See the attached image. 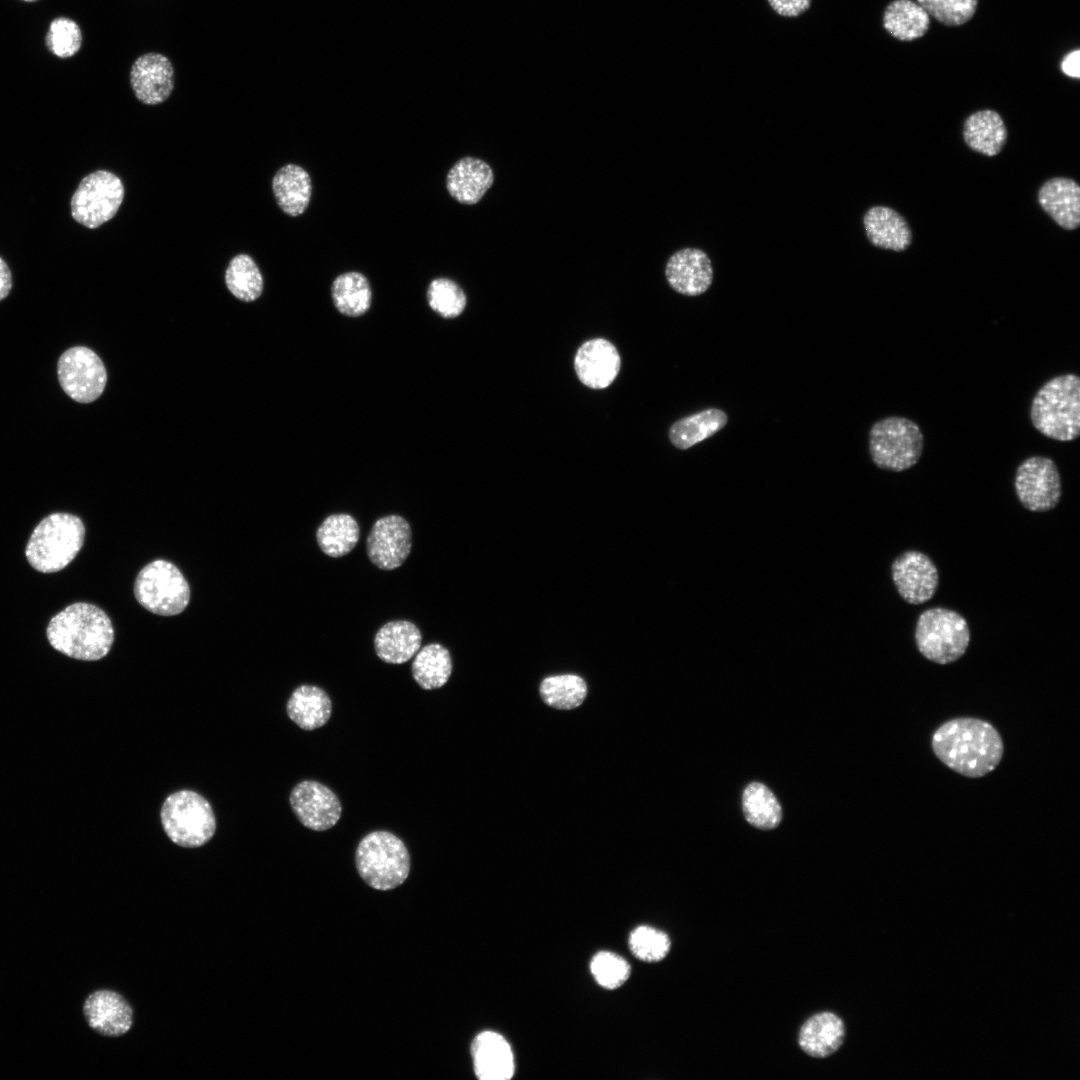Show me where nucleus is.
Wrapping results in <instances>:
<instances>
[{"mask_svg": "<svg viewBox=\"0 0 1080 1080\" xmlns=\"http://www.w3.org/2000/svg\"><path fill=\"white\" fill-rule=\"evenodd\" d=\"M1079 63H1080V51H1079V49H1076V50L1070 52L1069 54H1067L1064 57V59H1063V61L1061 63V69H1062L1063 73L1066 74L1067 76L1073 77V78H1079V76H1080Z\"/></svg>", "mask_w": 1080, "mask_h": 1080, "instance_id": "37998d69", "label": "nucleus"}, {"mask_svg": "<svg viewBox=\"0 0 1080 1080\" xmlns=\"http://www.w3.org/2000/svg\"><path fill=\"white\" fill-rule=\"evenodd\" d=\"M272 190L279 208L288 216L296 217L307 209L312 182L309 173L299 165L286 164L274 175Z\"/></svg>", "mask_w": 1080, "mask_h": 1080, "instance_id": "bb28decb", "label": "nucleus"}, {"mask_svg": "<svg viewBox=\"0 0 1080 1080\" xmlns=\"http://www.w3.org/2000/svg\"><path fill=\"white\" fill-rule=\"evenodd\" d=\"M134 595L141 606L162 616L177 615L190 601V587L173 563L156 559L144 566L134 584Z\"/></svg>", "mask_w": 1080, "mask_h": 1080, "instance_id": "1a4fd4ad", "label": "nucleus"}, {"mask_svg": "<svg viewBox=\"0 0 1080 1080\" xmlns=\"http://www.w3.org/2000/svg\"><path fill=\"white\" fill-rule=\"evenodd\" d=\"M411 548L412 531L408 521L400 515L379 518L367 536V555L382 570L400 567L408 558Z\"/></svg>", "mask_w": 1080, "mask_h": 1080, "instance_id": "4468645a", "label": "nucleus"}, {"mask_svg": "<svg viewBox=\"0 0 1080 1080\" xmlns=\"http://www.w3.org/2000/svg\"><path fill=\"white\" fill-rule=\"evenodd\" d=\"M727 423L725 411L708 408L674 422L668 432L669 440L676 448L686 450L712 437Z\"/></svg>", "mask_w": 1080, "mask_h": 1080, "instance_id": "c85d7f7f", "label": "nucleus"}, {"mask_svg": "<svg viewBox=\"0 0 1080 1080\" xmlns=\"http://www.w3.org/2000/svg\"><path fill=\"white\" fill-rule=\"evenodd\" d=\"M924 448L919 425L906 417L888 416L870 428L868 449L871 460L880 469L902 472L915 466Z\"/></svg>", "mask_w": 1080, "mask_h": 1080, "instance_id": "423d86ee", "label": "nucleus"}, {"mask_svg": "<svg viewBox=\"0 0 1080 1080\" xmlns=\"http://www.w3.org/2000/svg\"><path fill=\"white\" fill-rule=\"evenodd\" d=\"M426 298L430 308L445 319L458 317L467 303L463 289L453 280L444 277L430 282Z\"/></svg>", "mask_w": 1080, "mask_h": 1080, "instance_id": "e433bc0d", "label": "nucleus"}, {"mask_svg": "<svg viewBox=\"0 0 1080 1080\" xmlns=\"http://www.w3.org/2000/svg\"><path fill=\"white\" fill-rule=\"evenodd\" d=\"M1016 496L1031 512L1054 509L1062 496V483L1056 463L1046 456H1031L1022 461L1014 478Z\"/></svg>", "mask_w": 1080, "mask_h": 1080, "instance_id": "9b49d317", "label": "nucleus"}, {"mask_svg": "<svg viewBox=\"0 0 1080 1080\" xmlns=\"http://www.w3.org/2000/svg\"><path fill=\"white\" fill-rule=\"evenodd\" d=\"M50 645L60 653L83 661L105 657L114 641L108 615L98 606L73 603L52 617L46 629Z\"/></svg>", "mask_w": 1080, "mask_h": 1080, "instance_id": "f03ea898", "label": "nucleus"}, {"mask_svg": "<svg viewBox=\"0 0 1080 1080\" xmlns=\"http://www.w3.org/2000/svg\"><path fill=\"white\" fill-rule=\"evenodd\" d=\"M891 577L900 597L912 605L932 599L939 584L935 563L917 550H907L895 558L891 564Z\"/></svg>", "mask_w": 1080, "mask_h": 1080, "instance_id": "ddd939ff", "label": "nucleus"}, {"mask_svg": "<svg viewBox=\"0 0 1080 1080\" xmlns=\"http://www.w3.org/2000/svg\"><path fill=\"white\" fill-rule=\"evenodd\" d=\"M228 290L237 299L252 302L263 292V277L253 258L247 254L233 257L225 272Z\"/></svg>", "mask_w": 1080, "mask_h": 1080, "instance_id": "f704fd0d", "label": "nucleus"}, {"mask_svg": "<svg viewBox=\"0 0 1080 1080\" xmlns=\"http://www.w3.org/2000/svg\"><path fill=\"white\" fill-rule=\"evenodd\" d=\"M331 296L341 314L359 317L369 310L372 291L365 275L350 271L335 278L331 286Z\"/></svg>", "mask_w": 1080, "mask_h": 1080, "instance_id": "7c9ffc66", "label": "nucleus"}, {"mask_svg": "<svg viewBox=\"0 0 1080 1080\" xmlns=\"http://www.w3.org/2000/svg\"><path fill=\"white\" fill-rule=\"evenodd\" d=\"M917 3L940 23L960 26L973 17L978 0H917Z\"/></svg>", "mask_w": 1080, "mask_h": 1080, "instance_id": "a19ab883", "label": "nucleus"}, {"mask_svg": "<svg viewBox=\"0 0 1080 1080\" xmlns=\"http://www.w3.org/2000/svg\"><path fill=\"white\" fill-rule=\"evenodd\" d=\"M289 802L301 824L314 831L332 828L342 814V805L336 794L314 780L296 784L290 792Z\"/></svg>", "mask_w": 1080, "mask_h": 1080, "instance_id": "2eb2a0df", "label": "nucleus"}, {"mask_svg": "<svg viewBox=\"0 0 1080 1080\" xmlns=\"http://www.w3.org/2000/svg\"><path fill=\"white\" fill-rule=\"evenodd\" d=\"M85 526L73 514L55 512L34 528L25 549L29 564L42 573H54L68 566L83 546Z\"/></svg>", "mask_w": 1080, "mask_h": 1080, "instance_id": "20e7f679", "label": "nucleus"}, {"mask_svg": "<svg viewBox=\"0 0 1080 1080\" xmlns=\"http://www.w3.org/2000/svg\"><path fill=\"white\" fill-rule=\"evenodd\" d=\"M12 288V275L6 262L0 257V301L8 296Z\"/></svg>", "mask_w": 1080, "mask_h": 1080, "instance_id": "c03bdc74", "label": "nucleus"}, {"mask_svg": "<svg viewBox=\"0 0 1080 1080\" xmlns=\"http://www.w3.org/2000/svg\"><path fill=\"white\" fill-rule=\"evenodd\" d=\"M286 710L296 725L310 731L328 722L332 713V701L322 688L301 685L290 695Z\"/></svg>", "mask_w": 1080, "mask_h": 1080, "instance_id": "cd10ccee", "label": "nucleus"}, {"mask_svg": "<svg viewBox=\"0 0 1080 1080\" xmlns=\"http://www.w3.org/2000/svg\"><path fill=\"white\" fill-rule=\"evenodd\" d=\"M57 373L64 392L80 403H90L98 399L107 382L102 360L93 350L84 346L66 350L58 360Z\"/></svg>", "mask_w": 1080, "mask_h": 1080, "instance_id": "f8f14e48", "label": "nucleus"}, {"mask_svg": "<svg viewBox=\"0 0 1080 1080\" xmlns=\"http://www.w3.org/2000/svg\"><path fill=\"white\" fill-rule=\"evenodd\" d=\"M590 970L596 982L606 989L620 987L630 975L628 962L621 956L608 951H601L594 955Z\"/></svg>", "mask_w": 1080, "mask_h": 1080, "instance_id": "ea45409f", "label": "nucleus"}, {"mask_svg": "<svg viewBox=\"0 0 1080 1080\" xmlns=\"http://www.w3.org/2000/svg\"><path fill=\"white\" fill-rule=\"evenodd\" d=\"M130 85L136 98L147 105L166 101L174 89L171 61L159 53L138 57L130 70Z\"/></svg>", "mask_w": 1080, "mask_h": 1080, "instance_id": "f3484780", "label": "nucleus"}, {"mask_svg": "<svg viewBox=\"0 0 1080 1080\" xmlns=\"http://www.w3.org/2000/svg\"><path fill=\"white\" fill-rule=\"evenodd\" d=\"M160 819L168 838L184 848L203 846L216 831V818L211 804L201 794L192 790H180L170 794L162 804Z\"/></svg>", "mask_w": 1080, "mask_h": 1080, "instance_id": "6e6552de", "label": "nucleus"}, {"mask_svg": "<svg viewBox=\"0 0 1080 1080\" xmlns=\"http://www.w3.org/2000/svg\"><path fill=\"white\" fill-rule=\"evenodd\" d=\"M124 186L118 176L97 170L85 176L71 198V215L81 225L95 229L111 220L124 198Z\"/></svg>", "mask_w": 1080, "mask_h": 1080, "instance_id": "9d476101", "label": "nucleus"}, {"mask_svg": "<svg viewBox=\"0 0 1080 1080\" xmlns=\"http://www.w3.org/2000/svg\"><path fill=\"white\" fill-rule=\"evenodd\" d=\"M870 243L878 248L901 252L912 243V231L906 219L887 206H873L863 216Z\"/></svg>", "mask_w": 1080, "mask_h": 1080, "instance_id": "5701e85b", "label": "nucleus"}, {"mask_svg": "<svg viewBox=\"0 0 1080 1080\" xmlns=\"http://www.w3.org/2000/svg\"><path fill=\"white\" fill-rule=\"evenodd\" d=\"M770 7L780 16L796 17L805 13L812 0H767Z\"/></svg>", "mask_w": 1080, "mask_h": 1080, "instance_id": "79ce46f5", "label": "nucleus"}, {"mask_svg": "<svg viewBox=\"0 0 1080 1080\" xmlns=\"http://www.w3.org/2000/svg\"><path fill=\"white\" fill-rule=\"evenodd\" d=\"M360 537L357 521L349 514L329 515L316 531L317 543L326 555L342 557L356 546Z\"/></svg>", "mask_w": 1080, "mask_h": 1080, "instance_id": "2f4dec72", "label": "nucleus"}, {"mask_svg": "<svg viewBox=\"0 0 1080 1080\" xmlns=\"http://www.w3.org/2000/svg\"><path fill=\"white\" fill-rule=\"evenodd\" d=\"M82 1011L88 1026L106 1037H120L133 1026L134 1012L131 1005L113 990L100 989L91 993L86 998Z\"/></svg>", "mask_w": 1080, "mask_h": 1080, "instance_id": "dca6fc26", "label": "nucleus"}, {"mask_svg": "<svg viewBox=\"0 0 1080 1080\" xmlns=\"http://www.w3.org/2000/svg\"><path fill=\"white\" fill-rule=\"evenodd\" d=\"M621 366L616 347L606 339L584 342L577 350L574 368L578 379L592 389H604L617 377Z\"/></svg>", "mask_w": 1080, "mask_h": 1080, "instance_id": "6ab92c4d", "label": "nucleus"}, {"mask_svg": "<svg viewBox=\"0 0 1080 1080\" xmlns=\"http://www.w3.org/2000/svg\"><path fill=\"white\" fill-rule=\"evenodd\" d=\"M742 810L746 820L758 829H774L782 820V807L776 796L760 782H752L745 787Z\"/></svg>", "mask_w": 1080, "mask_h": 1080, "instance_id": "72a5a7b5", "label": "nucleus"}, {"mask_svg": "<svg viewBox=\"0 0 1080 1080\" xmlns=\"http://www.w3.org/2000/svg\"><path fill=\"white\" fill-rule=\"evenodd\" d=\"M420 629L407 620L387 622L379 628L374 638L377 656L389 664H402L416 655L421 647Z\"/></svg>", "mask_w": 1080, "mask_h": 1080, "instance_id": "393cba45", "label": "nucleus"}, {"mask_svg": "<svg viewBox=\"0 0 1080 1080\" xmlns=\"http://www.w3.org/2000/svg\"><path fill=\"white\" fill-rule=\"evenodd\" d=\"M936 757L953 771L970 778L993 771L1003 756V742L988 722L970 717L951 719L932 735Z\"/></svg>", "mask_w": 1080, "mask_h": 1080, "instance_id": "f257e3e1", "label": "nucleus"}, {"mask_svg": "<svg viewBox=\"0 0 1080 1080\" xmlns=\"http://www.w3.org/2000/svg\"><path fill=\"white\" fill-rule=\"evenodd\" d=\"M1041 208L1063 229L1075 230L1080 224V187L1067 177H1053L1038 192Z\"/></svg>", "mask_w": 1080, "mask_h": 1080, "instance_id": "4be33fe9", "label": "nucleus"}, {"mask_svg": "<svg viewBox=\"0 0 1080 1080\" xmlns=\"http://www.w3.org/2000/svg\"><path fill=\"white\" fill-rule=\"evenodd\" d=\"M629 947L633 955L646 962H657L666 957L671 942L668 935L650 926H639L629 936Z\"/></svg>", "mask_w": 1080, "mask_h": 1080, "instance_id": "4c0bfd02", "label": "nucleus"}, {"mask_svg": "<svg viewBox=\"0 0 1080 1080\" xmlns=\"http://www.w3.org/2000/svg\"><path fill=\"white\" fill-rule=\"evenodd\" d=\"M929 24V14L912 0H894L887 5L883 13L884 28L901 41L922 37Z\"/></svg>", "mask_w": 1080, "mask_h": 1080, "instance_id": "c756f323", "label": "nucleus"}, {"mask_svg": "<svg viewBox=\"0 0 1080 1080\" xmlns=\"http://www.w3.org/2000/svg\"><path fill=\"white\" fill-rule=\"evenodd\" d=\"M665 277L670 287L685 296L704 294L713 281L712 262L701 249L683 248L667 260Z\"/></svg>", "mask_w": 1080, "mask_h": 1080, "instance_id": "a211bd4d", "label": "nucleus"}, {"mask_svg": "<svg viewBox=\"0 0 1080 1080\" xmlns=\"http://www.w3.org/2000/svg\"><path fill=\"white\" fill-rule=\"evenodd\" d=\"M1007 128L994 110L985 109L969 115L963 125V139L973 151L993 157L998 155L1007 141Z\"/></svg>", "mask_w": 1080, "mask_h": 1080, "instance_id": "a878e982", "label": "nucleus"}, {"mask_svg": "<svg viewBox=\"0 0 1080 1080\" xmlns=\"http://www.w3.org/2000/svg\"><path fill=\"white\" fill-rule=\"evenodd\" d=\"M45 42L52 54L59 58H68L79 51L82 33L75 21L58 17L50 23Z\"/></svg>", "mask_w": 1080, "mask_h": 1080, "instance_id": "58836bf2", "label": "nucleus"}, {"mask_svg": "<svg viewBox=\"0 0 1080 1080\" xmlns=\"http://www.w3.org/2000/svg\"><path fill=\"white\" fill-rule=\"evenodd\" d=\"M474 1072L481 1080H508L515 1072L512 1049L499 1033H479L471 1045Z\"/></svg>", "mask_w": 1080, "mask_h": 1080, "instance_id": "aec40b11", "label": "nucleus"}, {"mask_svg": "<svg viewBox=\"0 0 1080 1080\" xmlns=\"http://www.w3.org/2000/svg\"><path fill=\"white\" fill-rule=\"evenodd\" d=\"M1033 427L1042 435L1070 442L1080 435V378L1073 373L1055 376L1034 395L1030 406Z\"/></svg>", "mask_w": 1080, "mask_h": 1080, "instance_id": "7ed1b4c3", "label": "nucleus"}, {"mask_svg": "<svg viewBox=\"0 0 1080 1080\" xmlns=\"http://www.w3.org/2000/svg\"><path fill=\"white\" fill-rule=\"evenodd\" d=\"M844 1038L845 1026L842 1019L832 1012H820L803 1023L798 1034V1044L807 1055L825 1058L841 1047Z\"/></svg>", "mask_w": 1080, "mask_h": 1080, "instance_id": "b1692460", "label": "nucleus"}, {"mask_svg": "<svg viewBox=\"0 0 1080 1080\" xmlns=\"http://www.w3.org/2000/svg\"><path fill=\"white\" fill-rule=\"evenodd\" d=\"M494 181V173L485 161L475 157L458 160L446 177V189L450 196L459 203L474 205L478 203Z\"/></svg>", "mask_w": 1080, "mask_h": 1080, "instance_id": "412c9836", "label": "nucleus"}, {"mask_svg": "<svg viewBox=\"0 0 1080 1080\" xmlns=\"http://www.w3.org/2000/svg\"><path fill=\"white\" fill-rule=\"evenodd\" d=\"M23 1H26V2H33V1H36V0H23Z\"/></svg>", "mask_w": 1080, "mask_h": 1080, "instance_id": "a18cd8bd", "label": "nucleus"}, {"mask_svg": "<svg viewBox=\"0 0 1080 1080\" xmlns=\"http://www.w3.org/2000/svg\"><path fill=\"white\" fill-rule=\"evenodd\" d=\"M355 864L361 878L372 888L390 890L400 886L410 871L404 842L389 831H373L359 842Z\"/></svg>", "mask_w": 1080, "mask_h": 1080, "instance_id": "39448f33", "label": "nucleus"}, {"mask_svg": "<svg viewBox=\"0 0 1080 1080\" xmlns=\"http://www.w3.org/2000/svg\"><path fill=\"white\" fill-rule=\"evenodd\" d=\"M452 667L448 649L439 643H431L418 650L411 666V673L421 688L432 690L448 682Z\"/></svg>", "mask_w": 1080, "mask_h": 1080, "instance_id": "473e14b6", "label": "nucleus"}, {"mask_svg": "<svg viewBox=\"0 0 1080 1080\" xmlns=\"http://www.w3.org/2000/svg\"><path fill=\"white\" fill-rule=\"evenodd\" d=\"M914 638L922 656L945 665L965 654L970 643V629L960 613L949 608L932 607L918 616Z\"/></svg>", "mask_w": 1080, "mask_h": 1080, "instance_id": "0eeeda50", "label": "nucleus"}, {"mask_svg": "<svg viewBox=\"0 0 1080 1080\" xmlns=\"http://www.w3.org/2000/svg\"><path fill=\"white\" fill-rule=\"evenodd\" d=\"M586 694L587 686L584 680L572 674L548 677L540 685L542 700L557 709L569 710L578 707Z\"/></svg>", "mask_w": 1080, "mask_h": 1080, "instance_id": "c9c22d12", "label": "nucleus"}]
</instances>
